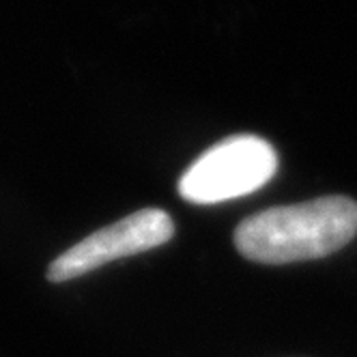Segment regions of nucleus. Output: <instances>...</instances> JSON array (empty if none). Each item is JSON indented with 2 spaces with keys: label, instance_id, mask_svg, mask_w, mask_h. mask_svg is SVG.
<instances>
[{
  "label": "nucleus",
  "instance_id": "1",
  "mask_svg": "<svg viewBox=\"0 0 357 357\" xmlns=\"http://www.w3.org/2000/svg\"><path fill=\"white\" fill-rule=\"evenodd\" d=\"M355 235L357 202L347 196H323L243 220L235 231V245L248 261L287 265L329 257Z\"/></svg>",
  "mask_w": 357,
  "mask_h": 357
},
{
  "label": "nucleus",
  "instance_id": "2",
  "mask_svg": "<svg viewBox=\"0 0 357 357\" xmlns=\"http://www.w3.org/2000/svg\"><path fill=\"white\" fill-rule=\"evenodd\" d=\"M275 170L278 155L267 140L233 136L213 144L185 170L178 194L196 205H213L261 190Z\"/></svg>",
  "mask_w": 357,
  "mask_h": 357
},
{
  "label": "nucleus",
  "instance_id": "3",
  "mask_svg": "<svg viewBox=\"0 0 357 357\" xmlns=\"http://www.w3.org/2000/svg\"><path fill=\"white\" fill-rule=\"evenodd\" d=\"M174 235V224L162 209H142L127 215L101 231L89 235L80 243L65 250L50 265V282H67L112 261L164 245Z\"/></svg>",
  "mask_w": 357,
  "mask_h": 357
}]
</instances>
